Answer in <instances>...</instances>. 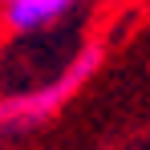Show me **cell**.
<instances>
[{
    "label": "cell",
    "instance_id": "1",
    "mask_svg": "<svg viewBox=\"0 0 150 150\" xmlns=\"http://www.w3.org/2000/svg\"><path fill=\"white\" fill-rule=\"evenodd\" d=\"M98 61H101V49H98V45H89V49L81 53L73 65L57 77V81H53V85L37 89V93H16V98H4V101H0V130H28V126L45 122L53 110L69 98V93H73V89H77L89 73H93V69H98Z\"/></svg>",
    "mask_w": 150,
    "mask_h": 150
},
{
    "label": "cell",
    "instance_id": "2",
    "mask_svg": "<svg viewBox=\"0 0 150 150\" xmlns=\"http://www.w3.org/2000/svg\"><path fill=\"white\" fill-rule=\"evenodd\" d=\"M69 8L73 0H4V25L12 33H41L53 28Z\"/></svg>",
    "mask_w": 150,
    "mask_h": 150
}]
</instances>
